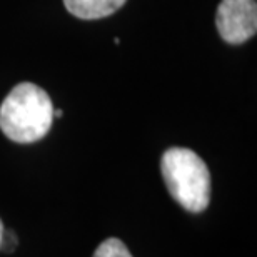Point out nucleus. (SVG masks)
Returning <instances> with one entry per match:
<instances>
[{
    "label": "nucleus",
    "mask_w": 257,
    "mask_h": 257,
    "mask_svg": "<svg viewBox=\"0 0 257 257\" xmlns=\"http://www.w3.org/2000/svg\"><path fill=\"white\" fill-rule=\"evenodd\" d=\"M54 105L49 94L32 82L15 85L0 105V128L17 144H32L49 134Z\"/></svg>",
    "instance_id": "f257e3e1"
},
{
    "label": "nucleus",
    "mask_w": 257,
    "mask_h": 257,
    "mask_svg": "<svg viewBox=\"0 0 257 257\" xmlns=\"http://www.w3.org/2000/svg\"><path fill=\"white\" fill-rule=\"evenodd\" d=\"M161 172L169 194L187 212L199 214L210 202V172L191 149L171 147L161 159Z\"/></svg>",
    "instance_id": "f03ea898"
},
{
    "label": "nucleus",
    "mask_w": 257,
    "mask_h": 257,
    "mask_svg": "<svg viewBox=\"0 0 257 257\" xmlns=\"http://www.w3.org/2000/svg\"><path fill=\"white\" fill-rule=\"evenodd\" d=\"M215 27L227 44H244L257 32L255 0H220Z\"/></svg>",
    "instance_id": "7ed1b4c3"
},
{
    "label": "nucleus",
    "mask_w": 257,
    "mask_h": 257,
    "mask_svg": "<svg viewBox=\"0 0 257 257\" xmlns=\"http://www.w3.org/2000/svg\"><path fill=\"white\" fill-rule=\"evenodd\" d=\"M125 2L127 0H64V5L75 17L84 20H95L109 17Z\"/></svg>",
    "instance_id": "20e7f679"
},
{
    "label": "nucleus",
    "mask_w": 257,
    "mask_h": 257,
    "mask_svg": "<svg viewBox=\"0 0 257 257\" xmlns=\"http://www.w3.org/2000/svg\"><path fill=\"white\" fill-rule=\"evenodd\" d=\"M92 257H132V254L120 239L109 237L99 244Z\"/></svg>",
    "instance_id": "39448f33"
},
{
    "label": "nucleus",
    "mask_w": 257,
    "mask_h": 257,
    "mask_svg": "<svg viewBox=\"0 0 257 257\" xmlns=\"http://www.w3.org/2000/svg\"><path fill=\"white\" fill-rule=\"evenodd\" d=\"M17 244H19L17 234H15L14 230L4 229L2 242H0V250H4V252H14L15 247H17Z\"/></svg>",
    "instance_id": "423d86ee"
},
{
    "label": "nucleus",
    "mask_w": 257,
    "mask_h": 257,
    "mask_svg": "<svg viewBox=\"0 0 257 257\" xmlns=\"http://www.w3.org/2000/svg\"><path fill=\"white\" fill-rule=\"evenodd\" d=\"M4 224H2V219H0V242H2V234H4Z\"/></svg>",
    "instance_id": "0eeeda50"
},
{
    "label": "nucleus",
    "mask_w": 257,
    "mask_h": 257,
    "mask_svg": "<svg viewBox=\"0 0 257 257\" xmlns=\"http://www.w3.org/2000/svg\"><path fill=\"white\" fill-rule=\"evenodd\" d=\"M60 115H62V110H59V109L55 110L54 109V119H55V117H60Z\"/></svg>",
    "instance_id": "6e6552de"
}]
</instances>
